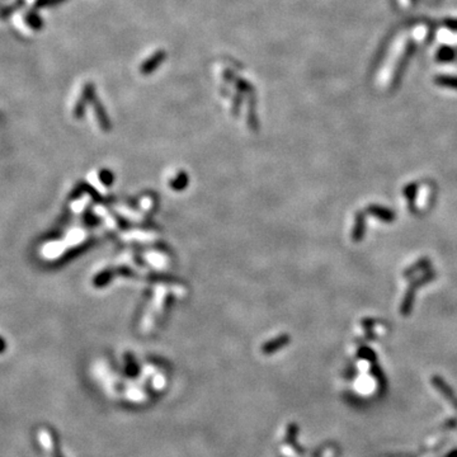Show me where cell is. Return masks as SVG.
I'll return each instance as SVG.
<instances>
[{"mask_svg":"<svg viewBox=\"0 0 457 457\" xmlns=\"http://www.w3.org/2000/svg\"><path fill=\"white\" fill-rule=\"evenodd\" d=\"M26 4V0H15L14 3L10 4V5L5 6L0 10V19H6L9 15H11L14 11L19 10L23 5Z\"/></svg>","mask_w":457,"mask_h":457,"instance_id":"cell-2","label":"cell"},{"mask_svg":"<svg viewBox=\"0 0 457 457\" xmlns=\"http://www.w3.org/2000/svg\"><path fill=\"white\" fill-rule=\"evenodd\" d=\"M60 1H63V0H36V3H34V8L40 9V8H45V6L55 5V4L60 3Z\"/></svg>","mask_w":457,"mask_h":457,"instance_id":"cell-3","label":"cell"},{"mask_svg":"<svg viewBox=\"0 0 457 457\" xmlns=\"http://www.w3.org/2000/svg\"><path fill=\"white\" fill-rule=\"evenodd\" d=\"M24 22H26V24L29 28L34 29V31H40L43 27V20L37 11H28L24 15Z\"/></svg>","mask_w":457,"mask_h":457,"instance_id":"cell-1","label":"cell"}]
</instances>
